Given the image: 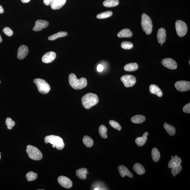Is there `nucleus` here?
<instances>
[{"instance_id":"c85d7f7f","label":"nucleus","mask_w":190,"mask_h":190,"mask_svg":"<svg viewBox=\"0 0 190 190\" xmlns=\"http://www.w3.org/2000/svg\"><path fill=\"white\" fill-rule=\"evenodd\" d=\"M151 155L154 161L158 162L159 161L160 158V153L158 149L154 147L152 149Z\"/></svg>"},{"instance_id":"8fccbe9b","label":"nucleus","mask_w":190,"mask_h":190,"mask_svg":"<svg viewBox=\"0 0 190 190\" xmlns=\"http://www.w3.org/2000/svg\"><path fill=\"white\" fill-rule=\"evenodd\" d=\"M189 65H190V61H189Z\"/></svg>"},{"instance_id":"6ab92c4d","label":"nucleus","mask_w":190,"mask_h":190,"mask_svg":"<svg viewBox=\"0 0 190 190\" xmlns=\"http://www.w3.org/2000/svg\"><path fill=\"white\" fill-rule=\"evenodd\" d=\"M148 133L145 132L141 137L137 138L135 140L136 144L139 147H142L147 142V136L148 135Z\"/></svg>"},{"instance_id":"ea45409f","label":"nucleus","mask_w":190,"mask_h":190,"mask_svg":"<svg viewBox=\"0 0 190 190\" xmlns=\"http://www.w3.org/2000/svg\"><path fill=\"white\" fill-rule=\"evenodd\" d=\"M53 1V0H43V1L45 5L48 6L51 5Z\"/></svg>"},{"instance_id":"f8f14e48","label":"nucleus","mask_w":190,"mask_h":190,"mask_svg":"<svg viewBox=\"0 0 190 190\" xmlns=\"http://www.w3.org/2000/svg\"><path fill=\"white\" fill-rule=\"evenodd\" d=\"M49 24V23L46 20H37L35 22V26L33 28V30L35 31L42 30L43 29L47 27Z\"/></svg>"},{"instance_id":"f704fd0d","label":"nucleus","mask_w":190,"mask_h":190,"mask_svg":"<svg viewBox=\"0 0 190 190\" xmlns=\"http://www.w3.org/2000/svg\"><path fill=\"white\" fill-rule=\"evenodd\" d=\"M5 123L9 130L11 129L15 124V122L12 120L10 118H7L6 119Z\"/></svg>"},{"instance_id":"ddd939ff","label":"nucleus","mask_w":190,"mask_h":190,"mask_svg":"<svg viewBox=\"0 0 190 190\" xmlns=\"http://www.w3.org/2000/svg\"><path fill=\"white\" fill-rule=\"evenodd\" d=\"M56 55V53L53 51H49L45 53L42 56V62L48 64L52 62L55 59Z\"/></svg>"},{"instance_id":"aec40b11","label":"nucleus","mask_w":190,"mask_h":190,"mask_svg":"<svg viewBox=\"0 0 190 190\" xmlns=\"http://www.w3.org/2000/svg\"><path fill=\"white\" fill-rule=\"evenodd\" d=\"M133 34L132 32L130 29H124L119 32L117 34V36L119 38H130L132 37Z\"/></svg>"},{"instance_id":"f03ea898","label":"nucleus","mask_w":190,"mask_h":190,"mask_svg":"<svg viewBox=\"0 0 190 190\" xmlns=\"http://www.w3.org/2000/svg\"><path fill=\"white\" fill-rule=\"evenodd\" d=\"M98 96L95 94L88 93L84 95L81 99L82 103L87 109H90L99 103Z\"/></svg>"},{"instance_id":"f3484780","label":"nucleus","mask_w":190,"mask_h":190,"mask_svg":"<svg viewBox=\"0 0 190 190\" xmlns=\"http://www.w3.org/2000/svg\"><path fill=\"white\" fill-rule=\"evenodd\" d=\"M67 0H53L51 4V8L53 10H58L65 5Z\"/></svg>"},{"instance_id":"bb28decb","label":"nucleus","mask_w":190,"mask_h":190,"mask_svg":"<svg viewBox=\"0 0 190 190\" xmlns=\"http://www.w3.org/2000/svg\"><path fill=\"white\" fill-rule=\"evenodd\" d=\"M68 35V33L64 31H60L57 33L53 34L48 37V40L50 41H53L56 40L59 38L62 37H66Z\"/></svg>"},{"instance_id":"c9c22d12","label":"nucleus","mask_w":190,"mask_h":190,"mask_svg":"<svg viewBox=\"0 0 190 190\" xmlns=\"http://www.w3.org/2000/svg\"><path fill=\"white\" fill-rule=\"evenodd\" d=\"M110 124L113 128L117 129L118 131H120L122 129L121 126L118 122L114 120H111L109 122Z\"/></svg>"},{"instance_id":"9d476101","label":"nucleus","mask_w":190,"mask_h":190,"mask_svg":"<svg viewBox=\"0 0 190 190\" xmlns=\"http://www.w3.org/2000/svg\"><path fill=\"white\" fill-rule=\"evenodd\" d=\"M57 180L61 186L67 189L71 188L73 185L72 181L68 177L64 176H61L58 177Z\"/></svg>"},{"instance_id":"c756f323","label":"nucleus","mask_w":190,"mask_h":190,"mask_svg":"<svg viewBox=\"0 0 190 190\" xmlns=\"http://www.w3.org/2000/svg\"><path fill=\"white\" fill-rule=\"evenodd\" d=\"M83 142L85 145L88 147H92L93 145V140L90 137L85 136L83 138Z\"/></svg>"},{"instance_id":"0eeeda50","label":"nucleus","mask_w":190,"mask_h":190,"mask_svg":"<svg viewBox=\"0 0 190 190\" xmlns=\"http://www.w3.org/2000/svg\"><path fill=\"white\" fill-rule=\"evenodd\" d=\"M176 29L179 37H183L187 31V26L186 23L181 20H177L175 23Z\"/></svg>"},{"instance_id":"393cba45","label":"nucleus","mask_w":190,"mask_h":190,"mask_svg":"<svg viewBox=\"0 0 190 190\" xmlns=\"http://www.w3.org/2000/svg\"><path fill=\"white\" fill-rule=\"evenodd\" d=\"M119 4L118 0H105L103 3V5L108 7H115Z\"/></svg>"},{"instance_id":"6e6552de","label":"nucleus","mask_w":190,"mask_h":190,"mask_svg":"<svg viewBox=\"0 0 190 190\" xmlns=\"http://www.w3.org/2000/svg\"><path fill=\"white\" fill-rule=\"evenodd\" d=\"M120 79L124 85L126 87H133L136 84V82L135 77L132 75H124L121 77Z\"/></svg>"},{"instance_id":"a18cd8bd","label":"nucleus","mask_w":190,"mask_h":190,"mask_svg":"<svg viewBox=\"0 0 190 190\" xmlns=\"http://www.w3.org/2000/svg\"><path fill=\"white\" fill-rule=\"evenodd\" d=\"M1 153H0V159H1Z\"/></svg>"},{"instance_id":"49530a36","label":"nucleus","mask_w":190,"mask_h":190,"mask_svg":"<svg viewBox=\"0 0 190 190\" xmlns=\"http://www.w3.org/2000/svg\"><path fill=\"white\" fill-rule=\"evenodd\" d=\"M171 158H173L174 156H172V157H171Z\"/></svg>"},{"instance_id":"de8ad7c7","label":"nucleus","mask_w":190,"mask_h":190,"mask_svg":"<svg viewBox=\"0 0 190 190\" xmlns=\"http://www.w3.org/2000/svg\"><path fill=\"white\" fill-rule=\"evenodd\" d=\"M161 46H162V44H161Z\"/></svg>"},{"instance_id":"37998d69","label":"nucleus","mask_w":190,"mask_h":190,"mask_svg":"<svg viewBox=\"0 0 190 190\" xmlns=\"http://www.w3.org/2000/svg\"><path fill=\"white\" fill-rule=\"evenodd\" d=\"M21 1L23 3H26L29 2L30 0H21Z\"/></svg>"},{"instance_id":"4be33fe9","label":"nucleus","mask_w":190,"mask_h":190,"mask_svg":"<svg viewBox=\"0 0 190 190\" xmlns=\"http://www.w3.org/2000/svg\"><path fill=\"white\" fill-rule=\"evenodd\" d=\"M87 170L85 168H82L76 170V174L77 176L81 180H85L87 177Z\"/></svg>"},{"instance_id":"4468645a","label":"nucleus","mask_w":190,"mask_h":190,"mask_svg":"<svg viewBox=\"0 0 190 190\" xmlns=\"http://www.w3.org/2000/svg\"><path fill=\"white\" fill-rule=\"evenodd\" d=\"M29 53V49L26 45H21L18 48L17 57L20 60H22L26 57Z\"/></svg>"},{"instance_id":"473e14b6","label":"nucleus","mask_w":190,"mask_h":190,"mask_svg":"<svg viewBox=\"0 0 190 190\" xmlns=\"http://www.w3.org/2000/svg\"><path fill=\"white\" fill-rule=\"evenodd\" d=\"M37 175L32 171L28 172L26 174V178L28 181H32L35 180L37 178Z\"/></svg>"},{"instance_id":"1a4fd4ad","label":"nucleus","mask_w":190,"mask_h":190,"mask_svg":"<svg viewBox=\"0 0 190 190\" xmlns=\"http://www.w3.org/2000/svg\"><path fill=\"white\" fill-rule=\"evenodd\" d=\"M175 86L178 91L184 92L189 91L190 89V82L185 81H180L177 82Z\"/></svg>"},{"instance_id":"7c9ffc66","label":"nucleus","mask_w":190,"mask_h":190,"mask_svg":"<svg viewBox=\"0 0 190 190\" xmlns=\"http://www.w3.org/2000/svg\"><path fill=\"white\" fill-rule=\"evenodd\" d=\"M107 128L104 125H102L100 126L99 128V132L100 136L103 139H106L108 137L107 133Z\"/></svg>"},{"instance_id":"4c0bfd02","label":"nucleus","mask_w":190,"mask_h":190,"mask_svg":"<svg viewBox=\"0 0 190 190\" xmlns=\"http://www.w3.org/2000/svg\"><path fill=\"white\" fill-rule=\"evenodd\" d=\"M3 31L4 34L8 37H11L14 34L13 31L10 28L7 27L4 28Z\"/></svg>"},{"instance_id":"a211bd4d","label":"nucleus","mask_w":190,"mask_h":190,"mask_svg":"<svg viewBox=\"0 0 190 190\" xmlns=\"http://www.w3.org/2000/svg\"><path fill=\"white\" fill-rule=\"evenodd\" d=\"M149 90L151 93L156 95L158 97L162 96L163 93L161 89L158 86L154 84H152L149 87Z\"/></svg>"},{"instance_id":"cd10ccee","label":"nucleus","mask_w":190,"mask_h":190,"mask_svg":"<svg viewBox=\"0 0 190 190\" xmlns=\"http://www.w3.org/2000/svg\"><path fill=\"white\" fill-rule=\"evenodd\" d=\"M164 127L166 131L170 136H174L176 133V130L173 126L167 123H165L164 124Z\"/></svg>"},{"instance_id":"09e8293b","label":"nucleus","mask_w":190,"mask_h":190,"mask_svg":"<svg viewBox=\"0 0 190 190\" xmlns=\"http://www.w3.org/2000/svg\"><path fill=\"white\" fill-rule=\"evenodd\" d=\"M173 176H175V175H173Z\"/></svg>"},{"instance_id":"423d86ee","label":"nucleus","mask_w":190,"mask_h":190,"mask_svg":"<svg viewBox=\"0 0 190 190\" xmlns=\"http://www.w3.org/2000/svg\"><path fill=\"white\" fill-rule=\"evenodd\" d=\"M34 82L36 85L38 90L40 93L47 94L51 90L49 85L45 80L37 78L34 80Z\"/></svg>"},{"instance_id":"20e7f679","label":"nucleus","mask_w":190,"mask_h":190,"mask_svg":"<svg viewBox=\"0 0 190 190\" xmlns=\"http://www.w3.org/2000/svg\"><path fill=\"white\" fill-rule=\"evenodd\" d=\"M141 26L143 31H145L146 34H149L151 33L153 31V23L150 17L145 14H142Z\"/></svg>"},{"instance_id":"e433bc0d","label":"nucleus","mask_w":190,"mask_h":190,"mask_svg":"<svg viewBox=\"0 0 190 190\" xmlns=\"http://www.w3.org/2000/svg\"><path fill=\"white\" fill-rule=\"evenodd\" d=\"M182 166L181 164L172 168V173L173 175H177L180 173L182 169Z\"/></svg>"},{"instance_id":"5701e85b","label":"nucleus","mask_w":190,"mask_h":190,"mask_svg":"<svg viewBox=\"0 0 190 190\" xmlns=\"http://www.w3.org/2000/svg\"><path fill=\"white\" fill-rule=\"evenodd\" d=\"M133 170L139 175H142L145 173V168L142 164L136 163L133 167Z\"/></svg>"},{"instance_id":"79ce46f5","label":"nucleus","mask_w":190,"mask_h":190,"mask_svg":"<svg viewBox=\"0 0 190 190\" xmlns=\"http://www.w3.org/2000/svg\"><path fill=\"white\" fill-rule=\"evenodd\" d=\"M4 12L3 8L1 5H0V14L3 13Z\"/></svg>"},{"instance_id":"39448f33","label":"nucleus","mask_w":190,"mask_h":190,"mask_svg":"<svg viewBox=\"0 0 190 190\" xmlns=\"http://www.w3.org/2000/svg\"><path fill=\"white\" fill-rule=\"evenodd\" d=\"M26 152L29 158L32 160L39 161L43 158L41 152L37 147L31 145L26 147Z\"/></svg>"},{"instance_id":"7ed1b4c3","label":"nucleus","mask_w":190,"mask_h":190,"mask_svg":"<svg viewBox=\"0 0 190 190\" xmlns=\"http://www.w3.org/2000/svg\"><path fill=\"white\" fill-rule=\"evenodd\" d=\"M45 143H50L52 144L53 147H56L59 150L63 149L65 147V144L62 138L60 137L54 135L45 137Z\"/></svg>"},{"instance_id":"58836bf2","label":"nucleus","mask_w":190,"mask_h":190,"mask_svg":"<svg viewBox=\"0 0 190 190\" xmlns=\"http://www.w3.org/2000/svg\"><path fill=\"white\" fill-rule=\"evenodd\" d=\"M183 111L184 112L188 114L190 113V103H189L185 105L183 108Z\"/></svg>"},{"instance_id":"c03bdc74","label":"nucleus","mask_w":190,"mask_h":190,"mask_svg":"<svg viewBox=\"0 0 190 190\" xmlns=\"http://www.w3.org/2000/svg\"><path fill=\"white\" fill-rule=\"evenodd\" d=\"M2 41V39L1 37V34H0V43H1Z\"/></svg>"},{"instance_id":"72a5a7b5","label":"nucleus","mask_w":190,"mask_h":190,"mask_svg":"<svg viewBox=\"0 0 190 190\" xmlns=\"http://www.w3.org/2000/svg\"><path fill=\"white\" fill-rule=\"evenodd\" d=\"M121 47L124 49H131L133 48V45L131 42L128 41L122 42L121 44Z\"/></svg>"},{"instance_id":"a878e982","label":"nucleus","mask_w":190,"mask_h":190,"mask_svg":"<svg viewBox=\"0 0 190 190\" xmlns=\"http://www.w3.org/2000/svg\"><path fill=\"white\" fill-rule=\"evenodd\" d=\"M145 116L142 115H137L133 116L131 118V121L133 123L141 124L145 121Z\"/></svg>"},{"instance_id":"2eb2a0df","label":"nucleus","mask_w":190,"mask_h":190,"mask_svg":"<svg viewBox=\"0 0 190 190\" xmlns=\"http://www.w3.org/2000/svg\"><path fill=\"white\" fill-rule=\"evenodd\" d=\"M166 30L164 28H160L157 33V39L158 43L160 44L164 43L166 41Z\"/></svg>"},{"instance_id":"2f4dec72","label":"nucleus","mask_w":190,"mask_h":190,"mask_svg":"<svg viewBox=\"0 0 190 190\" xmlns=\"http://www.w3.org/2000/svg\"><path fill=\"white\" fill-rule=\"evenodd\" d=\"M113 15V12L111 11H106L104 12L98 14L97 16V18L100 19H105L110 17Z\"/></svg>"},{"instance_id":"9b49d317","label":"nucleus","mask_w":190,"mask_h":190,"mask_svg":"<svg viewBox=\"0 0 190 190\" xmlns=\"http://www.w3.org/2000/svg\"><path fill=\"white\" fill-rule=\"evenodd\" d=\"M161 63L165 67L170 70H175L177 67V63L173 59L171 58L163 59L162 60Z\"/></svg>"},{"instance_id":"3c124183","label":"nucleus","mask_w":190,"mask_h":190,"mask_svg":"<svg viewBox=\"0 0 190 190\" xmlns=\"http://www.w3.org/2000/svg\"><path fill=\"white\" fill-rule=\"evenodd\" d=\"M0 83H1V81H0Z\"/></svg>"},{"instance_id":"b1692460","label":"nucleus","mask_w":190,"mask_h":190,"mask_svg":"<svg viewBox=\"0 0 190 190\" xmlns=\"http://www.w3.org/2000/svg\"><path fill=\"white\" fill-rule=\"evenodd\" d=\"M139 68V66L136 63H132L126 64L124 67V70L128 72H133L136 71Z\"/></svg>"},{"instance_id":"a19ab883","label":"nucleus","mask_w":190,"mask_h":190,"mask_svg":"<svg viewBox=\"0 0 190 190\" xmlns=\"http://www.w3.org/2000/svg\"><path fill=\"white\" fill-rule=\"evenodd\" d=\"M103 70V67L101 65H99L97 67V70L98 72H101Z\"/></svg>"},{"instance_id":"f257e3e1","label":"nucleus","mask_w":190,"mask_h":190,"mask_svg":"<svg viewBox=\"0 0 190 190\" xmlns=\"http://www.w3.org/2000/svg\"><path fill=\"white\" fill-rule=\"evenodd\" d=\"M70 85L75 89H81L85 88L87 85V80L85 78L78 79L74 74L71 73L69 76Z\"/></svg>"},{"instance_id":"412c9836","label":"nucleus","mask_w":190,"mask_h":190,"mask_svg":"<svg viewBox=\"0 0 190 190\" xmlns=\"http://www.w3.org/2000/svg\"><path fill=\"white\" fill-rule=\"evenodd\" d=\"M182 162L181 159L178 157H174L172 158L169 162L168 166L170 168L175 167V166L181 164Z\"/></svg>"},{"instance_id":"dca6fc26","label":"nucleus","mask_w":190,"mask_h":190,"mask_svg":"<svg viewBox=\"0 0 190 190\" xmlns=\"http://www.w3.org/2000/svg\"><path fill=\"white\" fill-rule=\"evenodd\" d=\"M118 169L119 173L122 177H124L126 175L130 178L133 177V174L125 166L120 165L119 166Z\"/></svg>"}]
</instances>
